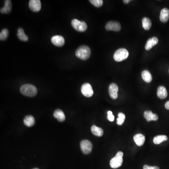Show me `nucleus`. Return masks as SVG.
<instances>
[{"label":"nucleus","instance_id":"obj_1","mask_svg":"<svg viewBox=\"0 0 169 169\" xmlns=\"http://www.w3.org/2000/svg\"><path fill=\"white\" fill-rule=\"evenodd\" d=\"M20 91L22 94L26 97H33L37 94V89L33 85L27 84L21 86Z\"/></svg>","mask_w":169,"mask_h":169},{"label":"nucleus","instance_id":"obj_2","mask_svg":"<svg viewBox=\"0 0 169 169\" xmlns=\"http://www.w3.org/2000/svg\"><path fill=\"white\" fill-rule=\"evenodd\" d=\"M90 55H91V50L89 47L86 45H82L78 48L76 50V56L80 59H87L89 58Z\"/></svg>","mask_w":169,"mask_h":169},{"label":"nucleus","instance_id":"obj_3","mask_svg":"<svg viewBox=\"0 0 169 169\" xmlns=\"http://www.w3.org/2000/svg\"><path fill=\"white\" fill-rule=\"evenodd\" d=\"M128 56L129 52L125 48H121L115 52L113 58L116 62H119L127 59Z\"/></svg>","mask_w":169,"mask_h":169},{"label":"nucleus","instance_id":"obj_4","mask_svg":"<svg viewBox=\"0 0 169 169\" xmlns=\"http://www.w3.org/2000/svg\"><path fill=\"white\" fill-rule=\"evenodd\" d=\"M71 24L73 28L78 32H85L87 29V26L85 22L81 21L77 19H74L72 21Z\"/></svg>","mask_w":169,"mask_h":169},{"label":"nucleus","instance_id":"obj_5","mask_svg":"<svg viewBox=\"0 0 169 169\" xmlns=\"http://www.w3.org/2000/svg\"><path fill=\"white\" fill-rule=\"evenodd\" d=\"M80 148L84 154H90L93 149L92 143L89 140L84 139L80 142Z\"/></svg>","mask_w":169,"mask_h":169},{"label":"nucleus","instance_id":"obj_6","mask_svg":"<svg viewBox=\"0 0 169 169\" xmlns=\"http://www.w3.org/2000/svg\"><path fill=\"white\" fill-rule=\"evenodd\" d=\"M81 91L83 95L86 97H90L93 94V91L91 85L89 83H85L81 86Z\"/></svg>","mask_w":169,"mask_h":169},{"label":"nucleus","instance_id":"obj_7","mask_svg":"<svg viewBox=\"0 0 169 169\" xmlns=\"http://www.w3.org/2000/svg\"><path fill=\"white\" fill-rule=\"evenodd\" d=\"M105 28L107 31H113L118 32L121 30V26L120 23L117 21H110L107 23Z\"/></svg>","mask_w":169,"mask_h":169},{"label":"nucleus","instance_id":"obj_8","mask_svg":"<svg viewBox=\"0 0 169 169\" xmlns=\"http://www.w3.org/2000/svg\"><path fill=\"white\" fill-rule=\"evenodd\" d=\"M29 8L34 12H38L41 9L40 0H30L29 2Z\"/></svg>","mask_w":169,"mask_h":169},{"label":"nucleus","instance_id":"obj_9","mask_svg":"<svg viewBox=\"0 0 169 169\" xmlns=\"http://www.w3.org/2000/svg\"><path fill=\"white\" fill-rule=\"evenodd\" d=\"M118 85L115 83H111L110 84L109 87V94L110 97L113 99H116L118 97Z\"/></svg>","mask_w":169,"mask_h":169},{"label":"nucleus","instance_id":"obj_10","mask_svg":"<svg viewBox=\"0 0 169 169\" xmlns=\"http://www.w3.org/2000/svg\"><path fill=\"white\" fill-rule=\"evenodd\" d=\"M123 157L115 156L110 161V166L113 169L119 168L123 164Z\"/></svg>","mask_w":169,"mask_h":169},{"label":"nucleus","instance_id":"obj_11","mask_svg":"<svg viewBox=\"0 0 169 169\" xmlns=\"http://www.w3.org/2000/svg\"><path fill=\"white\" fill-rule=\"evenodd\" d=\"M51 42L56 46H63L65 43V39L63 36L60 35H55L51 38Z\"/></svg>","mask_w":169,"mask_h":169},{"label":"nucleus","instance_id":"obj_12","mask_svg":"<svg viewBox=\"0 0 169 169\" xmlns=\"http://www.w3.org/2000/svg\"><path fill=\"white\" fill-rule=\"evenodd\" d=\"M158 42V39L156 37H152L148 40L146 44L145 48L146 50H149L151 49L154 46L157 45Z\"/></svg>","mask_w":169,"mask_h":169},{"label":"nucleus","instance_id":"obj_13","mask_svg":"<svg viewBox=\"0 0 169 169\" xmlns=\"http://www.w3.org/2000/svg\"><path fill=\"white\" fill-rule=\"evenodd\" d=\"M12 9V2L10 0L5 1L4 6L1 9V13L2 14L9 13Z\"/></svg>","mask_w":169,"mask_h":169},{"label":"nucleus","instance_id":"obj_14","mask_svg":"<svg viewBox=\"0 0 169 169\" xmlns=\"http://www.w3.org/2000/svg\"><path fill=\"white\" fill-rule=\"evenodd\" d=\"M157 94L159 98L161 99H164L167 97L168 93H167V90L164 86H159L158 87Z\"/></svg>","mask_w":169,"mask_h":169},{"label":"nucleus","instance_id":"obj_15","mask_svg":"<svg viewBox=\"0 0 169 169\" xmlns=\"http://www.w3.org/2000/svg\"><path fill=\"white\" fill-rule=\"evenodd\" d=\"M169 19V9L164 8L160 13V20L162 22L165 23L168 21Z\"/></svg>","mask_w":169,"mask_h":169},{"label":"nucleus","instance_id":"obj_16","mask_svg":"<svg viewBox=\"0 0 169 169\" xmlns=\"http://www.w3.org/2000/svg\"><path fill=\"white\" fill-rule=\"evenodd\" d=\"M134 142L138 146H142L144 144L145 140V137L140 133L136 134L133 137Z\"/></svg>","mask_w":169,"mask_h":169},{"label":"nucleus","instance_id":"obj_17","mask_svg":"<svg viewBox=\"0 0 169 169\" xmlns=\"http://www.w3.org/2000/svg\"><path fill=\"white\" fill-rule=\"evenodd\" d=\"M54 117L60 122H63L65 119V116L64 112L60 109H57L54 112Z\"/></svg>","mask_w":169,"mask_h":169},{"label":"nucleus","instance_id":"obj_18","mask_svg":"<svg viewBox=\"0 0 169 169\" xmlns=\"http://www.w3.org/2000/svg\"><path fill=\"white\" fill-rule=\"evenodd\" d=\"M35 119L33 116L31 115H27L24 119V123L26 126L31 127L35 124Z\"/></svg>","mask_w":169,"mask_h":169},{"label":"nucleus","instance_id":"obj_19","mask_svg":"<svg viewBox=\"0 0 169 169\" xmlns=\"http://www.w3.org/2000/svg\"><path fill=\"white\" fill-rule=\"evenodd\" d=\"M91 132L93 135L98 137H101L104 134V130L100 127L96 125H93L91 127Z\"/></svg>","mask_w":169,"mask_h":169},{"label":"nucleus","instance_id":"obj_20","mask_svg":"<svg viewBox=\"0 0 169 169\" xmlns=\"http://www.w3.org/2000/svg\"><path fill=\"white\" fill-rule=\"evenodd\" d=\"M17 36L20 40L22 41H27L28 40V37L25 34L22 28H19L18 29Z\"/></svg>","mask_w":169,"mask_h":169},{"label":"nucleus","instance_id":"obj_21","mask_svg":"<svg viewBox=\"0 0 169 169\" xmlns=\"http://www.w3.org/2000/svg\"><path fill=\"white\" fill-rule=\"evenodd\" d=\"M142 76L144 81L147 83H150L152 80V76L150 72L147 70H144L142 72Z\"/></svg>","mask_w":169,"mask_h":169},{"label":"nucleus","instance_id":"obj_22","mask_svg":"<svg viewBox=\"0 0 169 169\" xmlns=\"http://www.w3.org/2000/svg\"><path fill=\"white\" fill-rule=\"evenodd\" d=\"M152 26V22L151 20L149 18L144 17L143 19V26L146 30H149L150 29Z\"/></svg>","mask_w":169,"mask_h":169},{"label":"nucleus","instance_id":"obj_23","mask_svg":"<svg viewBox=\"0 0 169 169\" xmlns=\"http://www.w3.org/2000/svg\"><path fill=\"white\" fill-rule=\"evenodd\" d=\"M168 139V138L166 135H158L155 137L153 139V142L155 144H159L162 142L166 141Z\"/></svg>","mask_w":169,"mask_h":169},{"label":"nucleus","instance_id":"obj_24","mask_svg":"<svg viewBox=\"0 0 169 169\" xmlns=\"http://www.w3.org/2000/svg\"><path fill=\"white\" fill-rule=\"evenodd\" d=\"M9 30L6 28L2 29L0 33V40H4L7 39L9 36Z\"/></svg>","mask_w":169,"mask_h":169},{"label":"nucleus","instance_id":"obj_25","mask_svg":"<svg viewBox=\"0 0 169 169\" xmlns=\"http://www.w3.org/2000/svg\"><path fill=\"white\" fill-rule=\"evenodd\" d=\"M153 114L151 111H146L144 113V117L148 122L153 120Z\"/></svg>","mask_w":169,"mask_h":169},{"label":"nucleus","instance_id":"obj_26","mask_svg":"<svg viewBox=\"0 0 169 169\" xmlns=\"http://www.w3.org/2000/svg\"><path fill=\"white\" fill-rule=\"evenodd\" d=\"M118 116V118H117V124L118 125H123L124 121L125 120V115L123 113L120 112Z\"/></svg>","mask_w":169,"mask_h":169},{"label":"nucleus","instance_id":"obj_27","mask_svg":"<svg viewBox=\"0 0 169 169\" xmlns=\"http://www.w3.org/2000/svg\"><path fill=\"white\" fill-rule=\"evenodd\" d=\"M89 2L96 7H100L104 3L103 0H90Z\"/></svg>","mask_w":169,"mask_h":169},{"label":"nucleus","instance_id":"obj_28","mask_svg":"<svg viewBox=\"0 0 169 169\" xmlns=\"http://www.w3.org/2000/svg\"><path fill=\"white\" fill-rule=\"evenodd\" d=\"M108 114V118L109 121L113 122L114 120V116L113 115L112 112L111 111H108L107 112Z\"/></svg>","mask_w":169,"mask_h":169},{"label":"nucleus","instance_id":"obj_29","mask_svg":"<svg viewBox=\"0 0 169 169\" xmlns=\"http://www.w3.org/2000/svg\"><path fill=\"white\" fill-rule=\"evenodd\" d=\"M143 169H160L158 166H150L148 165H145L143 166Z\"/></svg>","mask_w":169,"mask_h":169},{"label":"nucleus","instance_id":"obj_30","mask_svg":"<svg viewBox=\"0 0 169 169\" xmlns=\"http://www.w3.org/2000/svg\"><path fill=\"white\" fill-rule=\"evenodd\" d=\"M165 107L166 109L169 110V100L167 101L165 104Z\"/></svg>","mask_w":169,"mask_h":169},{"label":"nucleus","instance_id":"obj_31","mask_svg":"<svg viewBox=\"0 0 169 169\" xmlns=\"http://www.w3.org/2000/svg\"><path fill=\"white\" fill-rule=\"evenodd\" d=\"M130 2V0H124V1H123V2H124L125 3H129Z\"/></svg>","mask_w":169,"mask_h":169},{"label":"nucleus","instance_id":"obj_32","mask_svg":"<svg viewBox=\"0 0 169 169\" xmlns=\"http://www.w3.org/2000/svg\"><path fill=\"white\" fill-rule=\"evenodd\" d=\"M33 169H38V168H33Z\"/></svg>","mask_w":169,"mask_h":169}]
</instances>
